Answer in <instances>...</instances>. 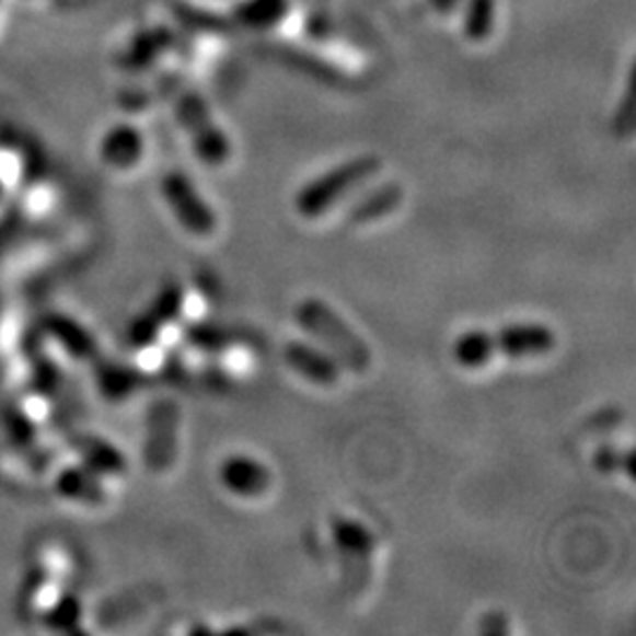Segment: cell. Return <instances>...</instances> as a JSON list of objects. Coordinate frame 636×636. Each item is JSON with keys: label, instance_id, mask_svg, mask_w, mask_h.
Returning <instances> with one entry per match:
<instances>
[{"label": "cell", "instance_id": "9c48e42d", "mask_svg": "<svg viewBox=\"0 0 636 636\" xmlns=\"http://www.w3.org/2000/svg\"><path fill=\"white\" fill-rule=\"evenodd\" d=\"M284 356H286V363L307 382L319 384V386H333L339 380V368L333 356L323 354L321 349L312 345L300 343V339L288 343Z\"/></svg>", "mask_w": 636, "mask_h": 636}, {"label": "cell", "instance_id": "ba28073f", "mask_svg": "<svg viewBox=\"0 0 636 636\" xmlns=\"http://www.w3.org/2000/svg\"><path fill=\"white\" fill-rule=\"evenodd\" d=\"M222 486L239 498H257L271 486V474L259 460L251 455H231L220 467Z\"/></svg>", "mask_w": 636, "mask_h": 636}, {"label": "cell", "instance_id": "7c38bea8", "mask_svg": "<svg viewBox=\"0 0 636 636\" xmlns=\"http://www.w3.org/2000/svg\"><path fill=\"white\" fill-rule=\"evenodd\" d=\"M189 339L200 349H220L229 345L227 333L220 328H212V325H194L189 331Z\"/></svg>", "mask_w": 636, "mask_h": 636}, {"label": "cell", "instance_id": "8fae6325", "mask_svg": "<svg viewBox=\"0 0 636 636\" xmlns=\"http://www.w3.org/2000/svg\"><path fill=\"white\" fill-rule=\"evenodd\" d=\"M102 157L114 167H130L142 157V137L130 126H118L104 137Z\"/></svg>", "mask_w": 636, "mask_h": 636}, {"label": "cell", "instance_id": "52a82bcc", "mask_svg": "<svg viewBox=\"0 0 636 636\" xmlns=\"http://www.w3.org/2000/svg\"><path fill=\"white\" fill-rule=\"evenodd\" d=\"M180 410L173 401H159L149 413V439L144 458L153 470H167L177 455Z\"/></svg>", "mask_w": 636, "mask_h": 636}, {"label": "cell", "instance_id": "6da1fadb", "mask_svg": "<svg viewBox=\"0 0 636 636\" xmlns=\"http://www.w3.org/2000/svg\"><path fill=\"white\" fill-rule=\"evenodd\" d=\"M556 347V335L545 323H509L500 331H470L455 339L453 359L462 368H481L495 356L505 359H533Z\"/></svg>", "mask_w": 636, "mask_h": 636}, {"label": "cell", "instance_id": "8992f818", "mask_svg": "<svg viewBox=\"0 0 636 636\" xmlns=\"http://www.w3.org/2000/svg\"><path fill=\"white\" fill-rule=\"evenodd\" d=\"M161 192L167 208L173 210L182 229L194 236H210L217 227L215 210L196 192L194 182L182 173H170L161 182Z\"/></svg>", "mask_w": 636, "mask_h": 636}, {"label": "cell", "instance_id": "3957f363", "mask_svg": "<svg viewBox=\"0 0 636 636\" xmlns=\"http://www.w3.org/2000/svg\"><path fill=\"white\" fill-rule=\"evenodd\" d=\"M380 170V161L375 157H359L343 165H337L328 173L309 182L304 189L294 196V210L307 220H314L328 210H333L356 186L370 180Z\"/></svg>", "mask_w": 636, "mask_h": 636}, {"label": "cell", "instance_id": "30bf717a", "mask_svg": "<svg viewBox=\"0 0 636 636\" xmlns=\"http://www.w3.org/2000/svg\"><path fill=\"white\" fill-rule=\"evenodd\" d=\"M403 198V189L394 182H386L378 189H372L370 194H366L363 198L356 200V204L349 208V222L356 224H363V222H372L378 220V217L390 215L398 208Z\"/></svg>", "mask_w": 636, "mask_h": 636}, {"label": "cell", "instance_id": "277c9868", "mask_svg": "<svg viewBox=\"0 0 636 636\" xmlns=\"http://www.w3.org/2000/svg\"><path fill=\"white\" fill-rule=\"evenodd\" d=\"M175 112L182 120V126L189 130L194 149L200 161L208 165H220L229 159L231 147L227 135L215 126V120L208 114V106L200 102L192 92L180 90L175 97Z\"/></svg>", "mask_w": 636, "mask_h": 636}, {"label": "cell", "instance_id": "5b68a950", "mask_svg": "<svg viewBox=\"0 0 636 636\" xmlns=\"http://www.w3.org/2000/svg\"><path fill=\"white\" fill-rule=\"evenodd\" d=\"M333 537L343 558V573L349 592L359 594L368 585L372 554H375V537L370 535L363 523L351 519L333 521Z\"/></svg>", "mask_w": 636, "mask_h": 636}, {"label": "cell", "instance_id": "7a4b0ae2", "mask_svg": "<svg viewBox=\"0 0 636 636\" xmlns=\"http://www.w3.org/2000/svg\"><path fill=\"white\" fill-rule=\"evenodd\" d=\"M294 321L300 323L304 333L319 339L331 351L333 359H337L349 370L366 372L370 368L368 345L325 302L316 298L300 302L298 309H294Z\"/></svg>", "mask_w": 636, "mask_h": 636}]
</instances>
